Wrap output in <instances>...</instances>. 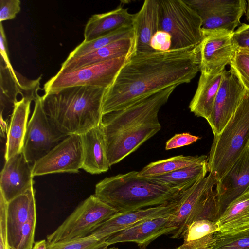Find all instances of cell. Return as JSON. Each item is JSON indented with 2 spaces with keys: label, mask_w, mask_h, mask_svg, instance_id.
<instances>
[{
  "label": "cell",
  "mask_w": 249,
  "mask_h": 249,
  "mask_svg": "<svg viewBox=\"0 0 249 249\" xmlns=\"http://www.w3.org/2000/svg\"><path fill=\"white\" fill-rule=\"evenodd\" d=\"M200 45L135 53L106 89L103 116L126 107L169 87L188 83L200 71Z\"/></svg>",
  "instance_id": "obj_1"
},
{
  "label": "cell",
  "mask_w": 249,
  "mask_h": 249,
  "mask_svg": "<svg viewBox=\"0 0 249 249\" xmlns=\"http://www.w3.org/2000/svg\"><path fill=\"white\" fill-rule=\"evenodd\" d=\"M107 89L77 86L42 96L45 113L64 135H82L101 122Z\"/></svg>",
  "instance_id": "obj_2"
},
{
  "label": "cell",
  "mask_w": 249,
  "mask_h": 249,
  "mask_svg": "<svg viewBox=\"0 0 249 249\" xmlns=\"http://www.w3.org/2000/svg\"><path fill=\"white\" fill-rule=\"evenodd\" d=\"M182 192L140 177L133 171L105 178L96 184L94 195L118 212L125 213L167 204Z\"/></svg>",
  "instance_id": "obj_3"
},
{
  "label": "cell",
  "mask_w": 249,
  "mask_h": 249,
  "mask_svg": "<svg viewBox=\"0 0 249 249\" xmlns=\"http://www.w3.org/2000/svg\"><path fill=\"white\" fill-rule=\"evenodd\" d=\"M249 143V93L246 91L236 111L222 131L214 136L208 171L217 182L238 159Z\"/></svg>",
  "instance_id": "obj_4"
},
{
  "label": "cell",
  "mask_w": 249,
  "mask_h": 249,
  "mask_svg": "<svg viewBox=\"0 0 249 249\" xmlns=\"http://www.w3.org/2000/svg\"><path fill=\"white\" fill-rule=\"evenodd\" d=\"M217 181L209 173L180 195L177 208L170 216V224L176 228L173 238H179L188 227L196 221L205 219L216 222L219 216L214 187Z\"/></svg>",
  "instance_id": "obj_5"
},
{
  "label": "cell",
  "mask_w": 249,
  "mask_h": 249,
  "mask_svg": "<svg viewBox=\"0 0 249 249\" xmlns=\"http://www.w3.org/2000/svg\"><path fill=\"white\" fill-rule=\"evenodd\" d=\"M160 31L171 37L170 49L195 48L203 35L200 16L185 0H159Z\"/></svg>",
  "instance_id": "obj_6"
},
{
  "label": "cell",
  "mask_w": 249,
  "mask_h": 249,
  "mask_svg": "<svg viewBox=\"0 0 249 249\" xmlns=\"http://www.w3.org/2000/svg\"><path fill=\"white\" fill-rule=\"evenodd\" d=\"M118 212L92 195L47 236V245L88 236L99 224Z\"/></svg>",
  "instance_id": "obj_7"
},
{
  "label": "cell",
  "mask_w": 249,
  "mask_h": 249,
  "mask_svg": "<svg viewBox=\"0 0 249 249\" xmlns=\"http://www.w3.org/2000/svg\"><path fill=\"white\" fill-rule=\"evenodd\" d=\"M177 87L172 86L145 97L130 106L103 116L100 126L104 137L159 121L158 114Z\"/></svg>",
  "instance_id": "obj_8"
},
{
  "label": "cell",
  "mask_w": 249,
  "mask_h": 249,
  "mask_svg": "<svg viewBox=\"0 0 249 249\" xmlns=\"http://www.w3.org/2000/svg\"><path fill=\"white\" fill-rule=\"evenodd\" d=\"M131 57L125 56L109 60L66 72L58 71L44 84L45 94L77 86L107 89Z\"/></svg>",
  "instance_id": "obj_9"
},
{
  "label": "cell",
  "mask_w": 249,
  "mask_h": 249,
  "mask_svg": "<svg viewBox=\"0 0 249 249\" xmlns=\"http://www.w3.org/2000/svg\"><path fill=\"white\" fill-rule=\"evenodd\" d=\"M35 102L32 115L29 121L22 153L30 163L36 162L65 137L54 126L45 113L42 96Z\"/></svg>",
  "instance_id": "obj_10"
},
{
  "label": "cell",
  "mask_w": 249,
  "mask_h": 249,
  "mask_svg": "<svg viewBox=\"0 0 249 249\" xmlns=\"http://www.w3.org/2000/svg\"><path fill=\"white\" fill-rule=\"evenodd\" d=\"M202 20V32L225 30L233 33L246 13L245 0H185Z\"/></svg>",
  "instance_id": "obj_11"
},
{
  "label": "cell",
  "mask_w": 249,
  "mask_h": 249,
  "mask_svg": "<svg viewBox=\"0 0 249 249\" xmlns=\"http://www.w3.org/2000/svg\"><path fill=\"white\" fill-rule=\"evenodd\" d=\"M83 161L81 135L67 136L46 155L34 163L33 177L58 173L79 172Z\"/></svg>",
  "instance_id": "obj_12"
},
{
  "label": "cell",
  "mask_w": 249,
  "mask_h": 249,
  "mask_svg": "<svg viewBox=\"0 0 249 249\" xmlns=\"http://www.w3.org/2000/svg\"><path fill=\"white\" fill-rule=\"evenodd\" d=\"M233 33L225 30L203 32V39L200 45V71L216 74L225 70L236 50Z\"/></svg>",
  "instance_id": "obj_13"
},
{
  "label": "cell",
  "mask_w": 249,
  "mask_h": 249,
  "mask_svg": "<svg viewBox=\"0 0 249 249\" xmlns=\"http://www.w3.org/2000/svg\"><path fill=\"white\" fill-rule=\"evenodd\" d=\"M246 90L235 75L225 70L212 115L207 121L214 136L218 135L231 119Z\"/></svg>",
  "instance_id": "obj_14"
},
{
  "label": "cell",
  "mask_w": 249,
  "mask_h": 249,
  "mask_svg": "<svg viewBox=\"0 0 249 249\" xmlns=\"http://www.w3.org/2000/svg\"><path fill=\"white\" fill-rule=\"evenodd\" d=\"M179 197L167 204L129 212H118L99 224L89 236L106 240L114 234L143 221L171 215L177 208Z\"/></svg>",
  "instance_id": "obj_15"
},
{
  "label": "cell",
  "mask_w": 249,
  "mask_h": 249,
  "mask_svg": "<svg viewBox=\"0 0 249 249\" xmlns=\"http://www.w3.org/2000/svg\"><path fill=\"white\" fill-rule=\"evenodd\" d=\"M215 190L219 216L230 204L249 191V143L216 183Z\"/></svg>",
  "instance_id": "obj_16"
},
{
  "label": "cell",
  "mask_w": 249,
  "mask_h": 249,
  "mask_svg": "<svg viewBox=\"0 0 249 249\" xmlns=\"http://www.w3.org/2000/svg\"><path fill=\"white\" fill-rule=\"evenodd\" d=\"M159 121L144 123L115 135L104 137L110 167L136 151L161 129Z\"/></svg>",
  "instance_id": "obj_17"
},
{
  "label": "cell",
  "mask_w": 249,
  "mask_h": 249,
  "mask_svg": "<svg viewBox=\"0 0 249 249\" xmlns=\"http://www.w3.org/2000/svg\"><path fill=\"white\" fill-rule=\"evenodd\" d=\"M41 77L29 80L15 71L13 67H8L0 59V113L11 108L13 110L18 101V94H21L31 101H35L39 95Z\"/></svg>",
  "instance_id": "obj_18"
},
{
  "label": "cell",
  "mask_w": 249,
  "mask_h": 249,
  "mask_svg": "<svg viewBox=\"0 0 249 249\" xmlns=\"http://www.w3.org/2000/svg\"><path fill=\"white\" fill-rule=\"evenodd\" d=\"M31 164L22 152L6 160L0 173V194L6 202L33 187V165Z\"/></svg>",
  "instance_id": "obj_19"
},
{
  "label": "cell",
  "mask_w": 249,
  "mask_h": 249,
  "mask_svg": "<svg viewBox=\"0 0 249 249\" xmlns=\"http://www.w3.org/2000/svg\"><path fill=\"white\" fill-rule=\"evenodd\" d=\"M143 221L121 231L106 240L108 246L121 242H134L141 249L163 234L171 233L176 228L170 224V216Z\"/></svg>",
  "instance_id": "obj_20"
},
{
  "label": "cell",
  "mask_w": 249,
  "mask_h": 249,
  "mask_svg": "<svg viewBox=\"0 0 249 249\" xmlns=\"http://www.w3.org/2000/svg\"><path fill=\"white\" fill-rule=\"evenodd\" d=\"M136 53V37L122 38L85 55L67 58L61 65L60 72H66L83 67L125 56Z\"/></svg>",
  "instance_id": "obj_21"
},
{
  "label": "cell",
  "mask_w": 249,
  "mask_h": 249,
  "mask_svg": "<svg viewBox=\"0 0 249 249\" xmlns=\"http://www.w3.org/2000/svg\"><path fill=\"white\" fill-rule=\"evenodd\" d=\"M33 187L7 203L6 225L8 244L13 249L24 224L36 215Z\"/></svg>",
  "instance_id": "obj_22"
},
{
  "label": "cell",
  "mask_w": 249,
  "mask_h": 249,
  "mask_svg": "<svg viewBox=\"0 0 249 249\" xmlns=\"http://www.w3.org/2000/svg\"><path fill=\"white\" fill-rule=\"evenodd\" d=\"M159 0H146L134 14L133 26L136 37V53L155 52L151 47L152 38L160 31Z\"/></svg>",
  "instance_id": "obj_23"
},
{
  "label": "cell",
  "mask_w": 249,
  "mask_h": 249,
  "mask_svg": "<svg viewBox=\"0 0 249 249\" xmlns=\"http://www.w3.org/2000/svg\"><path fill=\"white\" fill-rule=\"evenodd\" d=\"M81 136L83 147L81 169L91 174L107 172L110 167L104 137L100 125L83 134Z\"/></svg>",
  "instance_id": "obj_24"
},
{
  "label": "cell",
  "mask_w": 249,
  "mask_h": 249,
  "mask_svg": "<svg viewBox=\"0 0 249 249\" xmlns=\"http://www.w3.org/2000/svg\"><path fill=\"white\" fill-rule=\"evenodd\" d=\"M134 18V14L122 7L93 15L85 26L84 41H91L123 26L133 25Z\"/></svg>",
  "instance_id": "obj_25"
},
{
  "label": "cell",
  "mask_w": 249,
  "mask_h": 249,
  "mask_svg": "<svg viewBox=\"0 0 249 249\" xmlns=\"http://www.w3.org/2000/svg\"><path fill=\"white\" fill-rule=\"evenodd\" d=\"M225 71L216 74L200 71L196 91L189 106L190 111L196 116L207 121L210 118Z\"/></svg>",
  "instance_id": "obj_26"
},
{
  "label": "cell",
  "mask_w": 249,
  "mask_h": 249,
  "mask_svg": "<svg viewBox=\"0 0 249 249\" xmlns=\"http://www.w3.org/2000/svg\"><path fill=\"white\" fill-rule=\"evenodd\" d=\"M31 102L22 98L15 104L6 134V160L22 152Z\"/></svg>",
  "instance_id": "obj_27"
},
{
  "label": "cell",
  "mask_w": 249,
  "mask_h": 249,
  "mask_svg": "<svg viewBox=\"0 0 249 249\" xmlns=\"http://www.w3.org/2000/svg\"><path fill=\"white\" fill-rule=\"evenodd\" d=\"M216 223L221 234L249 229V191L230 204Z\"/></svg>",
  "instance_id": "obj_28"
},
{
  "label": "cell",
  "mask_w": 249,
  "mask_h": 249,
  "mask_svg": "<svg viewBox=\"0 0 249 249\" xmlns=\"http://www.w3.org/2000/svg\"><path fill=\"white\" fill-rule=\"evenodd\" d=\"M208 160L166 174L144 178L158 184L183 192L206 177L208 172Z\"/></svg>",
  "instance_id": "obj_29"
},
{
  "label": "cell",
  "mask_w": 249,
  "mask_h": 249,
  "mask_svg": "<svg viewBox=\"0 0 249 249\" xmlns=\"http://www.w3.org/2000/svg\"><path fill=\"white\" fill-rule=\"evenodd\" d=\"M219 233L216 222L202 219L191 224L184 232L180 249H212Z\"/></svg>",
  "instance_id": "obj_30"
},
{
  "label": "cell",
  "mask_w": 249,
  "mask_h": 249,
  "mask_svg": "<svg viewBox=\"0 0 249 249\" xmlns=\"http://www.w3.org/2000/svg\"><path fill=\"white\" fill-rule=\"evenodd\" d=\"M207 160L208 156L204 155L177 156L150 163L138 171V175L142 178H149L164 175Z\"/></svg>",
  "instance_id": "obj_31"
},
{
  "label": "cell",
  "mask_w": 249,
  "mask_h": 249,
  "mask_svg": "<svg viewBox=\"0 0 249 249\" xmlns=\"http://www.w3.org/2000/svg\"><path fill=\"white\" fill-rule=\"evenodd\" d=\"M134 36L133 25L123 26L91 41H83L69 54L67 58L81 57L119 39L133 37Z\"/></svg>",
  "instance_id": "obj_32"
},
{
  "label": "cell",
  "mask_w": 249,
  "mask_h": 249,
  "mask_svg": "<svg viewBox=\"0 0 249 249\" xmlns=\"http://www.w3.org/2000/svg\"><path fill=\"white\" fill-rule=\"evenodd\" d=\"M230 65V71L249 93V53L236 49Z\"/></svg>",
  "instance_id": "obj_33"
},
{
  "label": "cell",
  "mask_w": 249,
  "mask_h": 249,
  "mask_svg": "<svg viewBox=\"0 0 249 249\" xmlns=\"http://www.w3.org/2000/svg\"><path fill=\"white\" fill-rule=\"evenodd\" d=\"M212 249H249V229L231 234L219 233Z\"/></svg>",
  "instance_id": "obj_34"
},
{
  "label": "cell",
  "mask_w": 249,
  "mask_h": 249,
  "mask_svg": "<svg viewBox=\"0 0 249 249\" xmlns=\"http://www.w3.org/2000/svg\"><path fill=\"white\" fill-rule=\"evenodd\" d=\"M106 240L88 236L83 238L47 245L48 249H103L107 248Z\"/></svg>",
  "instance_id": "obj_35"
},
{
  "label": "cell",
  "mask_w": 249,
  "mask_h": 249,
  "mask_svg": "<svg viewBox=\"0 0 249 249\" xmlns=\"http://www.w3.org/2000/svg\"><path fill=\"white\" fill-rule=\"evenodd\" d=\"M36 222V214L24 224L13 249H32L34 243Z\"/></svg>",
  "instance_id": "obj_36"
},
{
  "label": "cell",
  "mask_w": 249,
  "mask_h": 249,
  "mask_svg": "<svg viewBox=\"0 0 249 249\" xmlns=\"http://www.w3.org/2000/svg\"><path fill=\"white\" fill-rule=\"evenodd\" d=\"M20 3L19 0H0V22L14 19L20 11Z\"/></svg>",
  "instance_id": "obj_37"
},
{
  "label": "cell",
  "mask_w": 249,
  "mask_h": 249,
  "mask_svg": "<svg viewBox=\"0 0 249 249\" xmlns=\"http://www.w3.org/2000/svg\"><path fill=\"white\" fill-rule=\"evenodd\" d=\"M200 139L199 137L189 133L176 134L167 141L165 149L167 150L187 146L194 143Z\"/></svg>",
  "instance_id": "obj_38"
},
{
  "label": "cell",
  "mask_w": 249,
  "mask_h": 249,
  "mask_svg": "<svg viewBox=\"0 0 249 249\" xmlns=\"http://www.w3.org/2000/svg\"><path fill=\"white\" fill-rule=\"evenodd\" d=\"M7 203L2 196L0 195V249H11L7 241Z\"/></svg>",
  "instance_id": "obj_39"
},
{
  "label": "cell",
  "mask_w": 249,
  "mask_h": 249,
  "mask_svg": "<svg viewBox=\"0 0 249 249\" xmlns=\"http://www.w3.org/2000/svg\"><path fill=\"white\" fill-rule=\"evenodd\" d=\"M233 39L236 49L249 50V24H241L234 32Z\"/></svg>",
  "instance_id": "obj_40"
},
{
  "label": "cell",
  "mask_w": 249,
  "mask_h": 249,
  "mask_svg": "<svg viewBox=\"0 0 249 249\" xmlns=\"http://www.w3.org/2000/svg\"><path fill=\"white\" fill-rule=\"evenodd\" d=\"M171 37L166 32L159 31L154 36L150 43L152 49L155 52L164 51L170 49Z\"/></svg>",
  "instance_id": "obj_41"
},
{
  "label": "cell",
  "mask_w": 249,
  "mask_h": 249,
  "mask_svg": "<svg viewBox=\"0 0 249 249\" xmlns=\"http://www.w3.org/2000/svg\"><path fill=\"white\" fill-rule=\"evenodd\" d=\"M0 59L8 67H12L9 57L7 41L2 22L0 25Z\"/></svg>",
  "instance_id": "obj_42"
},
{
  "label": "cell",
  "mask_w": 249,
  "mask_h": 249,
  "mask_svg": "<svg viewBox=\"0 0 249 249\" xmlns=\"http://www.w3.org/2000/svg\"><path fill=\"white\" fill-rule=\"evenodd\" d=\"M8 127L6 122L4 120L2 115L0 114V135L2 137H4L5 135L7 134Z\"/></svg>",
  "instance_id": "obj_43"
},
{
  "label": "cell",
  "mask_w": 249,
  "mask_h": 249,
  "mask_svg": "<svg viewBox=\"0 0 249 249\" xmlns=\"http://www.w3.org/2000/svg\"><path fill=\"white\" fill-rule=\"evenodd\" d=\"M32 249H48L47 241L43 239L36 242Z\"/></svg>",
  "instance_id": "obj_44"
},
{
  "label": "cell",
  "mask_w": 249,
  "mask_h": 249,
  "mask_svg": "<svg viewBox=\"0 0 249 249\" xmlns=\"http://www.w3.org/2000/svg\"><path fill=\"white\" fill-rule=\"evenodd\" d=\"M247 6L245 16L247 20L249 22V0H247Z\"/></svg>",
  "instance_id": "obj_45"
},
{
  "label": "cell",
  "mask_w": 249,
  "mask_h": 249,
  "mask_svg": "<svg viewBox=\"0 0 249 249\" xmlns=\"http://www.w3.org/2000/svg\"><path fill=\"white\" fill-rule=\"evenodd\" d=\"M118 249L117 248H116V247H111V248H104V249Z\"/></svg>",
  "instance_id": "obj_46"
},
{
  "label": "cell",
  "mask_w": 249,
  "mask_h": 249,
  "mask_svg": "<svg viewBox=\"0 0 249 249\" xmlns=\"http://www.w3.org/2000/svg\"><path fill=\"white\" fill-rule=\"evenodd\" d=\"M242 50H243V49H242ZM245 50V51H246L247 52H248V53H249V50Z\"/></svg>",
  "instance_id": "obj_47"
},
{
  "label": "cell",
  "mask_w": 249,
  "mask_h": 249,
  "mask_svg": "<svg viewBox=\"0 0 249 249\" xmlns=\"http://www.w3.org/2000/svg\"><path fill=\"white\" fill-rule=\"evenodd\" d=\"M180 249L179 248V247H178L177 248H174V249Z\"/></svg>",
  "instance_id": "obj_48"
}]
</instances>
